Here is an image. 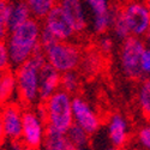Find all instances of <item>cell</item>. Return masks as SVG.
I'll use <instances>...</instances> for the list:
<instances>
[{
	"label": "cell",
	"instance_id": "cell-20",
	"mask_svg": "<svg viewBox=\"0 0 150 150\" xmlns=\"http://www.w3.org/2000/svg\"><path fill=\"white\" fill-rule=\"evenodd\" d=\"M138 106L143 117L150 121V77H145L139 85Z\"/></svg>",
	"mask_w": 150,
	"mask_h": 150
},
{
	"label": "cell",
	"instance_id": "cell-34",
	"mask_svg": "<svg viewBox=\"0 0 150 150\" xmlns=\"http://www.w3.org/2000/svg\"><path fill=\"white\" fill-rule=\"evenodd\" d=\"M108 150H119V149H118V148H115V146H114V148H110V149H108Z\"/></svg>",
	"mask_w": 150,
	"mask_h": 150
},
{
	"label": "cell",
	"instance_id": "cell-1",
	"mask_svg": "<svg viewBox=\"0 0 150 150\" xmlns=\"http://www.w3.org/2000/svg\"><path fill=\"white\" fill-rule=\"evenodd\" d=\"M47 62L45 49L39 43L31 57L24 61L22 65L16 67V82L17 94L21 106L24 108H30L39 98L40 88V69Z\"/></svg>",
	"mask_w": 150,
	"mask_h": 150
},
{
	"label": "cell",
	"instance_id": "cell-31",
	"mask_svg": "<svg viewBox=\"0 0 150 150\" xmlns=\"http://www.w3.org/2000/svg\"><path fill=\"white\" fill-rule=\"evenodd\" d=\"M5 132H4V127H3V124H1V120H0V145L3 144L4 142V138H5Z\"/></svg>",
	"mask_w": 150,
	"mask_h": 150
},
{
	"label": "cell",
	"instance_id": "cell-6",
	"mask_svg": "<svg viewBox=\"0 0 150 150\" xmlns=\"http://www.w3.org/2000/svg\"><path fill=\"white\" fill-rule=\"evenodd\" d=\"M120 7L131 35L143 37L150 29V13L143 0H129Z\"/></svg>",
	"mask_w": 150,
	"mask_h": 150
},
{
	"label": "cell",
	"instance_id": "cell-16",
	"mask_svg": "<svg viewBox=\"0 0 150 150\" xmlns=\"http://www.w3.org/2000/svg\"><path fill=\"white\" fill-rule=\"evenodd\" d=\"M70 141L65 132L57 130L51 125H46L45 136L42 139V145L45 150H66Z\"/></svg>",
	"mask_w": 150,
	"mask_h": 150
},
{
	"label": "cell",
	"instance_id": "cell-12",
	"mask_svg": "<svg viewBox=\"0 0 150 150\" xmlns=\"http://www.w3.org/2000/svg\"><path fill=\"white\" fill-rule=\"evenodd\" d=\"M94 12V31L98 35L105 34L112 27V11L108 0H86Z\"/></svg>",
	"mask_w": 150,
	"mask_h": 150
},
{
	"label": "cell",
	"instance_id": "cell-13",
	"mask_svg": "<svg viewBox=\"0 0 150 150\" xmlns=\"http://www.w3.org/2000/svg\"><path fill=\"white\" fill-rule=\"evenodd\" d=\"M58 5L72 23L76 34H83L86 29V19L82 0H58Z\"/></svg>",
	"mask_w": 150,
	"mask_h": 150
},
{
	"label": "cell",
	"instance_id": "cell-10",
	"mask_svg": "<svg viewBox=\"0 0 150 150\" xmlns=\"http://www.w3.org/2000/svg\"><path fill=\"white\" fill-rule=\"evenodd\" d=\"M72 112L74 122L81 125L90 136L97 132L101 125L100 119L91 107L81 96H74L72 98Z\"/></svg>",
	"mask_w": 150,
	"mask_h": 150
},
{
	"label": "cell",
	"instance_id": "cell-15",
	"mask_svg": "<svg viewBox=\"0 0 150 150\" xmlns=\"http://www.w3.org/2000/svg\"><path fill=\"white\" fill-rule=\"evenodd\" d=\"M102 53L100 49H86L82 53V59L78 69L81 70L79 73L86 78H91L100 71L101 69V60H102Z\"/></svg>",
	"mask_w": 150,
	"mask_h": 150
},
{
	"label": "cell",
	"instance_id": "cell-25",
	"mask_svg": "<svg viewBox=\"0 0 150 150\" xmlns=\"http://www.w3.org/2000/svg\"><path fill=\"white\" fill-rule=\"evenodd\" d=\"M59 40L57 39V37L49 31L48 29H46L43 25H42V29H41V36H40V43L42 45L43 48H47L49 47L51 45L58 42Z\"/></svg>",
	"mask_w": 150,
	"mask_h": 150
},
{
	"label": "cell",
	"instance_id": "cell-18",
	"mask_svg": "<svg viewBox=\"0 0 150 150\" xmlns=\"http://www.w3.org/2000/svg\"><path fill=\"white\" fill-rule=\"evenodd\" d=\"M30 18H31V11L25 0H18L17 3L12 4V11L10 17V31Z\"/></svg>",
	"mask_w": 150,
	"mask_h": 150
},
{
	"label": "cell",
	"instance_id": "cell-9",
	"mask_svg": "<svg viewBox=\"0 0 150 150\" xmlns=\"http://www.w3.org/2000/svg\"><path fill=\"white\" fill-rule=\"evenodd\" d=\"M23 133L22 141L34 148H40L45 136L46 124L40 119L36 112L30 108L23 109Z\"/></svg>",
	"mask_w": 150,
	"mask_h": 150
},
{
	"label": "cell",
	"instance_id": "cell-27",
	"mask_svg": "<svg viewBox=\"0 0 150 150\" xmlns=\"http://www.w3.org/2000/svg\"><path fill=\"white\" fill-rule=\"evenodd\" d=\"M141 67L144 77H150V48L145 47L144 52L142 54V60H141Z\"/></svg>",
	"mask_w": 150,
	"mask_h": 150
},
{
	"label": "cell",
	"instance_id": "cell-33",
	"mask_svg": "<svg viewBox=\"0 0 150 150\" xmlns=\"http://www.w3.org/2000/svg\"><path fill=\"white\" fill-rule=\"evenodd\" d=\"M143 3H144V5L146 6V8H148V11H149V13H150V0H143Z\"/></svg>",
	"mask_w": 150,
	"mask_h": 150
},
{
	"label": "cell",
	"instance_id": "cell-2",
	"mask_svg": "<svg viewBox=\"0 0 150 150\" xmlns=\"http://www.w3.org/2000/svg\"><path fill=\"white\" fill-rule=\"evenodd\" d=\"M41 29L42 25L40 21L31 17L10 31L6 41L8 46L11 65L15 69L31 57L35 47L40 43Z\"/></svg>",
	"mask_w": 150,
	"mask_h": 150
},
{
	"label": "cell",
	"instance_id": "cell-7",
	"mask_svg": "<svg viewBox=\"0 0 150 150\" xmlns=\"http://www.w3.org/2000/svg\"><path fill=\"white\" fill-rule=\"evenodd\" d=\"M23 109L16 102H8L0 107V120H1L4 132L11 141L22 139L23 133Z\"/></svg>",
	"mask_w": 150,
	"mask_h": 150
},
{
	"label": "cell",
	"instance_id": "cell-17",
	"mask_svg": "<svg viewBox=\"0 0 150 150\" xmlns=\"http://www.w3.org/2000/svg\"><path fill=\"white\" fill-rule=\"evenodd\" d=\"M17 90L16 73L11 69L3 72V77L0 81V107L11 102V98Z\"/></svg>",
	"mask_w": 150,
	"mask_h": 150
},
{
	"label": "cell",
	"instance_id": "cell-4",
	"mask_svg": "<svg viewBox=\"0 0 150 150\" xmlns=\"http://www.w3.org/2000/svg\"><path fill=\"white\" fill-rule=\"evenodd\" d=\"M145 49V43L142 37L129 36L121 42L119 58L120 65L126 78L131 81H143L145 77L142 72L141 60Z\"/></svg>",
	"mask_w": 150,
	"mask_h": 150
},
{
	"label": "cell",
	"instance_id": "cell-30",
	"mask_svg": "<svg viewBox=\"0 0 150 150\" xmlns=\"http://www.w3.org/2000/svg\"><path fill=\"white\" fill-rule=\"evenodd\" d=\"M142 39H143V41L145 43V47H149L150 48V29L144 34V36L142 37Z\"/></svg>",
	"mask_w": 150,
	"mask_h": 150
},
{
	"label": "cell",
	"instance_id": "cell-23",
	"mask_svg": "<svg viewBox=\"0 0 150 150\" xmlns=\"http://www.w3.org/2000/svg\"><path fill=\"white\" fill-rule=\"evenodd\" d=\"M12 4L10 0H0V40H7L10 34V17Z\"/></svg>",
	"mask_w": 150,
	"mask_h": 150
},
{
	"label": "cell",
	"instance_id": "cell-24",
	"mask_svg": "<svg viewBox=\"0 0 150 150\" xmlns=\"http://www.w3.org/2000/svg\"><path fill=\"white\" fill-rule=\"evenodd\" d=\"M11 69V58L6 40H0V71L4 72Z\"/></svg>",
	"mask_w": 150,
	"mask_h": 150
},
{
	"label": "cell",
	"instance_id": "cell-22",
	"mask_svg": "<svg viewBox=\"0 0 150 150\" xmlns=\"http://www.w3.org/2000/svg\"><path fill=\"white\" fill-rule=\"evenodd\" d=\"M66 136L69 141L77 148H84L89 142V133L86 132L81 125H78L77 122H73L70 129L66 131Z\"/></svg>",
	"mask_w": 150,
	"mask_h": 150
},
{
	"label": "cell",
	"instance_id": "cell-11",
	"mask_svg": "<svg viewBox=\"0 0 150 150\" xmlns=\"http://www.w3.org/2000/svg\"><path fill=\"white\" fill-rule=\"evenodd\" d=\"M60 81H61V73L47 61L40 69V88H39L40 101H46L55 91L60 89Z\"/></svg>",
	"mask_w": 150,
	"mask_h": 150
},
{
	"label": "cell",
	"instance_id": "cell-8",
	"mask_svg": "<svg viewBox=\"0 0 150 150\" xmlns=\"http://www.w3.org/2000/svg\"><path fill=\"white\" fill-rule=\"evenodd\" d=\"M43 27L51 31L59 41H70L76 35L72 23L59 5L54 6L45 17Z\"/></svg>",
	"mask_w": 150,
	"mask_h": 150
},
{
	"label": "cell",
	"instance_id": "cell-26",
	"mask_svg": "<svg viewBox=\"0 0 150 150\" xmlns=\"http://www.w3.org/2000/svg\"><path fill=\"white\" fill-rule=\"evenodd\" d=\"M138 141L148 150H150V124L143 126L138 131Z\"/></svg>",
	"mask_w": 150,
	"mask_h": 150
},
{
	"label": "cell",
	"instance_id": "cell-14",
	"mask_svg": "<svg viewBox=\"0 0 150 150\" xmlns=\"http://www.w3.org/2000/svg\"><path fill=\"white\" fill-rule=\"evenodd\" d=\"M108 136L115 148L120 149L127 142V124L124 117L119 113L110 117L108 124Z\"/></svg>",
	"mask_w": 150,
	"mask_h": 150
},
{
	"label": "cell",
	"instance_id": "cell-32",
	"mask_svg": "<svg viewBox=\"0 0 150 150\" xmlns=\"http://www.w3.org/2000/svg\"><path fill=\"white\" fill-rule=\"evenodd\" d=\"M66 150H83L82 148H77V146H74L71 142H70V144H69V146H67V149Z\"/></svg>",
	"mask_w": 150,
	"mask_h": 150
},
{
	"label": "cell",
	"instance_id": "cell-21",
	"mask_svg": "<svg viewBox=\"0 0 150 150\" xmlns=\"http://www.w3.org/2000/svg\"><path fill=\"white\" fill-rule=\"evenodd\" d=\"M81 86V79H79V73L73 71H67L61 73V81H60V89L66 91L70 95L77 94Z\"/></svg>",
	"mask_w": 150,
	"mask_h": 150
},
{
	"label": "cell",
	"instance_id": "cell-35",
	"mask_svg": "<svg viewBox=\"0 0 150 150\" xmlns=\"http://www.w3.org/2000/svg\"><path fill=\"white\" fill-rule=\"evenodd\" d=\"M1 77H3V72L0 71V81H1Z\"/></svg>",
	"mask_w": 150,
	"mask_h": 150
},
{
	"label": "cell",
	"instance_id": "cell-19",
	"mask_svg": "<svg viewBox=\"0 0 150 150\" xmlns=\"http://www.w3.org/2000/svg\"><path fill=\"white\" fill-rule=\"evenodd\" d=\"M25 1L31 11V16L39 21H43L49 11L58 5V0H25Z\"/></svg>",
	"mask_w": 150,
	"mask_h": 150
},
{
	"label": "cell",
	"instance_id": "cell-29",
	"mask_svg": "<svg viewBox=\"0 0 150 150\" xmlns=\"http://www.w3.org/2000/svg\"><path fill=\"white\" fill-rule=\"evenodd\" d=\"M12 148H13V150H39V148L30 146V145L24 143L22 139L12 141Z\"/></svg>",
	"mask_w": 150,
	"mask_h": 150
},
{
	"label": "cell",
	"instance_id": "cell-5",
	"mask_svg": "<svg viewBox=\"0 0 150 150\" xmlns=\"http://www.w3.org/2000/svg\"><path fill=\"white\" fill-rule=\"evenodd\" d=\"M45 49L47 61L60 73L78 69L82 59V49L69 41H58Z\"/></svg>",
	"mask_w": 150,
	"mask_h": 150
},
{
	"label": "cell",
	"instance_id": "cell-28",
	"mask_svg": "<svg viewBox=\"0 0 150 150\" xmlns=\"http://www.w3.org/2000/svg\"><path fill=\"white\" fill-rule=\"evenodd\" d=\"M112 48H113V41H112L110 37H102L98 41V49L102 54L108 55L112 52Z\"/></svg>",
	"mask_w": 150,
	"mask_h": 150
},
{
	"label": "cell",
	"instance_id": "cell-3",
	"mask_svg": "<svg viewBox=\"0 0 150 150\" xmlns=\"http://www.w3.org/2000/svg\"><path fill=\"white\" fill-rule=\"evenodd\" d=\"M46 125H51L57 130L65 132L74 122L72 112V98L66 91L59 89L46 101Z\"/></svg>",
	"mask_w": 150,
	"mask_h": 150
}]
</instances>
